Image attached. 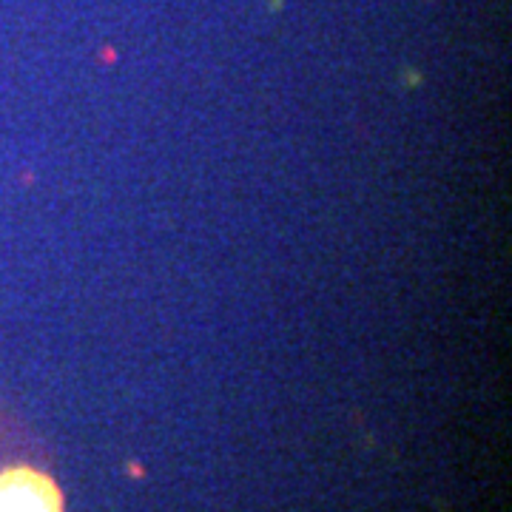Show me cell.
Returning a JSON list of instances; mask_svg holds the SVG:
<instances>
[{"instance_id": "6da1fadb", "label": "cell", "mask_w": 512, "mask_h": 512, "mask_svg": "<svg viewBox=\"0 0 512 512\" xmlns=\"http://www.w3.org/2000/svg\"><path fill=\"white\" fill-rule=\"evenodd\" d=\"M0 512H63V498L52 478L18 467L0 476Z\"/></svg>"}]
</instances>
